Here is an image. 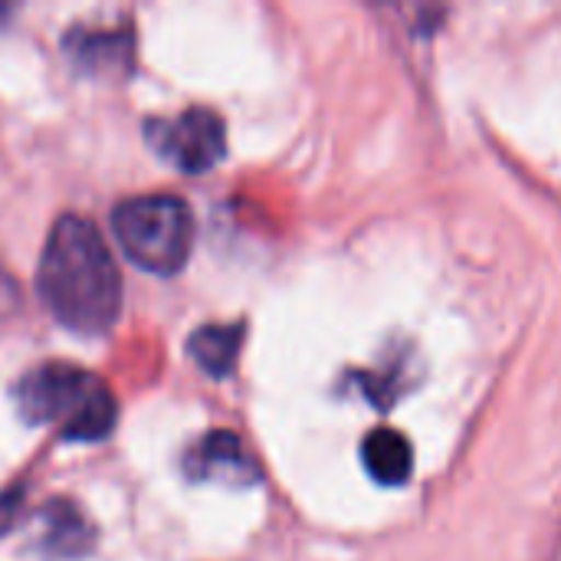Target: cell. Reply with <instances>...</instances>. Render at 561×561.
Masks as SVG:
<instances>
[{
	"label": "cell",
	"instance_id": "obj_1",
	"mask_svg": "<svg viewBox=\"0 0 561 561\" xmlns=\"http://www.w3.org/2000/svg\"><path fill=\"white\" fill-rule=\"evenodd\" d=\"M36 289L46 312L76 335H105L122 316V276L85 217L62 214L43 247Z\"/></svg>",
	"mask_w": 561,
	"mask_h": 561
},
{
	"label": "cell",
	"instance_id": "obj_2",
	"mask_svg": "<svg viewBox=\"0 0 561 561\" xmlns=\"http://www.w3.org/2000/svg\"><path fill=\"white\" fill-rule=\"evenodd\" d=\"M13 408L33 427H56L62 440L99 444L115 431L118 404L108 385L76 365H39L13 385Z\"/></svg>",
	"mask_w": 561,
	"mask_h": 561
},
{
	"label": "cell",
	"instance_id": "obj_3",
	"mask_svg": "<svg viewBox=\"0 0 561 561\" xmlns=\"http://www.w3.org/2000/svg\"><path fill=\"white\" fill-rule=\"evenodd\" d=\"M112 230L125 256L158 276L184 270L194 247V214L174 194H141L122 201L112 214Z\"/></svg>",
	"mask_w": 561,
	"mask_h": 561
},
{
	"label": "cell",
	"instance_id": "obj_4",
	"mask_svg": "<svg viewBox=\"0 0 561 561\" xmlns=\"http://www.w3.org/2000/svg\"><path fill=\"white\" fill-rule=\"evenodd\" d=\"M148 145L184 174H204L220 164L227 151V125L214 108L194 105L174 118H151L145 125Z\"/></svg>",
	"mask_w": 561,
	"mask_h": 561
},
{
	"label": "cell",
	"instance_id": "obj_5",
	"mask_svg": "<svg viewBox=\"0 0 561 561\" xmlns=\"http://www.w3.org/2000/svg\"><path fill=\"white\" fill-rule=\"evenodd\" d=\"M184 473L201 483L224 486H253L260 483V467L243 447V440L230 431H214L201 437L184 457Z\"/></svg>",
	"mask_w": 561,
	"mask_h": 561
},
{
	"label": "cell",
	"instance_id": "obj_6",
	"mask_svg": "<svg viewBox=\"0 0 561 561\" xmlns=\"http://www.w3.org/2000/svg\"><path fill=\"white\" fill-rule=\"evenodd\" d=\"M362 463L381 486H404L414 473V447L394 427H378L362 444Z\"/></svg>",
	"mask_w": 561,
	"mask_h": 561
},
{
	"label": "cell",
	"instance_id": "obj_7",
	"mask_svg": "<svg viewBox=\"0 0 561 561\" xmlns=\"http://www.w3.org/2000/svg\"><path fill=\"white\" fill-rule=\"evenodd\" d=\"M243 322H227V325H201L191 339H187V352L191 358L210 375V378H227L240 358L243 348Z\"/></svg>",
	"mask_w": 561,
	"mask_h": 561
},
{
	"label": "cell",
	"instance_id": "obj_8",
	"mask_svg": "<svg viewBox=\"0 0 561 561\" xmlns=\"http://www.w3.org/2000/svg\"><path fill=\"white\" fill-rule=\"evenodd\" d=\"M39 519H43V542L39 546L46 556L76 559V556H85V549L92 546V529L76 506L56 500L39 513Z\"/></svg>",
	"mask_w": 561,
	"mask_h": 561
},
{
	"label": "cell",
	"instance_id": "obj_9",
	"mask_svg": "<svg viewBox=\"0 0 561 561\" xmlns=\"http://www.w3.org/2000/svg\"><path fill=\"white\" fill-rule=\"evenodd\" d=\"M69 59L82 69V72H112V69H125L128 66V33H89V30H76L66 39Z\"/></svg>",
	"mask_w": 561,
	"mask_h": 561
}]
</instances>
